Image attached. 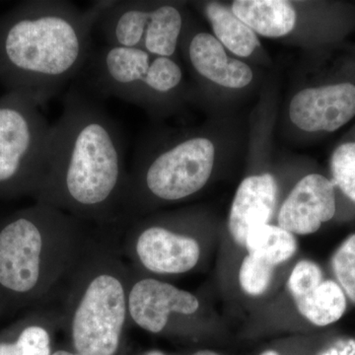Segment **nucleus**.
<instances>
[{
	"label": "nucleus",
	"mask_w": 355,
	"mask_h": 355,
	"mask_svg": "<svg viewBox=\"0 0 355 355\" xmlns=\"http://www.w3.org/2000/svg\"><path fill=\"white\" fill-rule=\"evenodd\" d=\"M140 355H168L166 354L165 352H161L159 349H150L147 350V352H142Z\"/></svg>",
	"instance_id": "nucleus-26"
},
{
	"label": "nucleus",
	"mask_w": 355,
	"mask_h": 355,
	"mask_svg": "<svg viewBox=\"0 0 355 355\" xmlns=\"http://www.w3.org/2000/svg\"><path fill=\"white\" fill-rule=\"evenodd\" d=\"M211 140L193 137L156 154L140 153L128 171L121 225L141 217L151 205L191 197L205 188L214 171Z\"/></svg>",
	"instance_id": "nucleus-5"
},
{
	"label": "nucleus",
	"mask_w": 355,
	"mask_h": 355,
	"mask_svg": "<svg viewBox=\"0 0 355 355\" xmlns=\"http://www.w3.org/2000/svg\"><path fill=\"white\" fill-rule=\"evenodd\" d=\"M232 12L252 30L268 38H279L293 30L296 12L284 0H237Z\"/></svg>",
	"instance_id": "nucleus-15"
},
{
	"label": "nucleus",
	"mask_w": 355,
	"mask_h": 355,
	"mask_svg": "<svg viewBox=\"0 0 355 355\" xmlns=\"http://www.w3.org/2000/svg\"><path fill=\"white\" fill-rule=\"evenodd\" d=\"M83 73L100 94L146 109L174 94L183 80L181 67L172 58L108 44L93 50Z\"/></svg>",
	"instance_id": "nucleus-7"
},
{
	"label": "nucleus",
	"mask_w": 355,
	"mask_h": 355,
	"mask_svg": "<svg viewBox=\"0 0 355 355\" xmlns=\"http://www.w3.org/2000/svg\"><path fill=\"white\" fill-rule=\"evenodd\" d=\"M292 123L306 132H333L355 116V85L331 84L300 91L291 103Z\"/></svg>",
	"instance_id": "nucleus-10"
},
{
	"label": "nucleus",
	"mask_w": 355,
	"mask_h": 355,
	"mask_svg": "<svg viewBox=\"0 0 355 355\" xmlns=\"http://www.w3.org/2000/svg\"><path fill=\"white\" fill-rule=\"evenodd\" d=\"M51 355H80L77 354V352H74L70 349V347H60V349H55L53 350V354Z\"/></svg>",
	"instance_id": "nucleus-24"
},
{
	"label": "nucleus",
	"mask_w": 355,
	"mask_h": 355,
	"mask_svg": "<svg viewBox=\"0 0 355 355\" xmlns=\"http://www.w3.org/2000/svg\"><path fill=\"white\" fill-rule=\"evenodd\" d=\"M191 355H221L219 352L212 349H198L197 352H193Z\"/></svg>",
	"instance_id": "nucleus-25"
},
{
	"label": "nucleus",
	"mask_w": 355,
	"mask_h": 355,
	"mask_svg": "<svg viewBox=\"0 0 355 355\" xmlns=\"http://www.w3.org/2000/svg\"><path fill=\"white\" fill-rule=\"evenodd\" d=\"M275 266L248 254L239 270V282L243 291L251 296H260L268 291Z\"/></svg>",
	"instance_id": "nucleus-21"
},
{
	"label": "nucleus",
	"mask_w": 355,
	"mask_h": 355,
	"mask_svg": "<svg viewBox=\"0 0 355 355\" xmlns=\"http://www.w3.org/2000/svg\"><path fill=\"white\" fill-rule=\"evenodd\" d=\"M184 27L182 11L173 4H153L141 50L159 57L172 58Z\"/></svg>",
	"instance_id": "nucleus-16"
},
{
	"label": "nucleus",
	"mask_w": 355,
	"mask_h": 355,
	"mask_svg": "<svg viewBox=\"0 0 355 355\" xmlns=\"http://www.w3.org/2000/svg\"><path fill=\"white\" fill-rule=\"evenodd\" d=\"M120 249L128 265L154 277L190 272L202 253L196 236L144 216L125 226Z\"/></svg>",
	"instance_id": "nucleus-8"
},
{
	"label": "nucleus",
	"mask_w": 355,
	"mask_h": 355,
	"mask_svg": "<svg viewBox=\"0 0 355 355\" xmlns=\"http://www.w3.org/2000/svg\"><path fill=\"white\" fill-rule=\"evenodd\" d=\"M331 183L355 202V142L338 147L331 158Z\"/></svg>",
	"instance_id": "nucleus-20"
},
{
	"label": "nucleus",
	"mask_w": 355,
	"mask_h": 355,
	"mask_svg": "<svg viewBox=\"0 0 355 355\" xmlns=\"http://www.w3.org/2000/svg\"><path fill=\"white\" fill-rule=\"evenodd\" d=\"M244 247L248 254L277 266L294 256L297 251V241L286 229L265 224L250 231Z\"/></svg>",
	"instance_id": "nucleus-19"
},
{
	"label": "nucleus",
	"mask_w": 355,
	"mask_h": 355,
	"mask_svg": "<svg viewBox=\"0 0 355 355\" xmlns=\"http://www.w3.org/2000/svg\"><path fill=\"white\" fill-rule=\"evenodd\" d=\"M331 266L340 287L355 303V234L350 236L336 250Z\"/></svg>",
	"instance_id": "nucleus-22"
},
{
	"label": "nucleus",
	"mask_w": 355,
	"mask_h": 355,
	"mask_svg": "<svg viewBox=\"0 0 355 355\" xmlns=\"http://www.w3.org/2000/svg\"><path fill=\"white\" fill-rule=\"evenodd\" d=\"M305 319L318 327L336 323L347 310V297L342 287L333 280H323L304 297L295 301Z\"/></svg>",
	"instance_id": "nucleus-18"
},
{
	"label": "nucleus",
	"mask_w": 355,
	"mask_h": 355,
	"mask_svg": "<svg viewBox=\"0 0 355 355\" xmlns=\"http://www.w3.org/2000/svg\"><path fill=\"white\" fill-rule=\"evenodd\" d=\"M110 234H93L64 284L62 330L80 355H125L130 266Z\"/></svg>",
	"instance_id": "nucleus-4"
},
{
	"label": "nucleus",
	"mask_w": 355,
	"mask_h": 355,
	"mask_svg": "<svg viewBox=\"0 0 355 355\" xmlns=\"http://www.w3.org/2000/svg\"><path fill=\"white\" fill-rule=\"evenodd\" d=\"M322 282L323 272L316 263L307 260L299 261L288 279V288L294 302L304 297Z\"/></svg>",
	"instance_id": "nucleus-23"
},
{
	"label": "nucleus",
	"mask_w": 355,
	"mask_h": 355,
	"mask_svg": "<svg viewBox=\"0 0 355 355\" xmlns=\"http://www.w3.org/2000/svg\"><path fill=\"white\" fill-rule=\"evenodd\" d=\"M128 177L116 121L92 98L72 88L51 125L46 172L35 200L91 226L121 227Z\"/></svg>",
	"instance_id": "nucleus-1"
},
{
	"label": "nucleus",
	"mask_w": 355,
	"mask_h": 355,
	"mask_svg": "<svg viewBox=\"0 0 355 355\" xmlns=\"http://www.w3.org/2000/svg\"><path fill=\"white\" fill-rule=\"evenodd\" d=\"M89 224L44 203L0 220V303L46 300L70 275L92 238Z\"/></svg>",
	"instance_id": "nucleus-3"
},
{
	"label": "nucleus",
	"mask_w": 355,
	"mask_h": 355,
	"mask_svg": "<svg viewBox=\"0 0 355 355\" xmlns=\"http://www.w3.org/2000/svg\"><path fill=\"white\" fill-rule=\"evenodd\" d=\"M128 266V314L130 324L140 330L161 335L175 317L190 318L200 311L195 294Z\"/></svg>",
	"instance_id": "nucleus-9"
},
{
	"label": "nucleus",
	"mask_w": 355,
	"mask_h": 355,
	"mask_svg": "<svg viewBox=\"0 0 355 355\" xmlns=\"http://www.w3.org/2000/svg\"><path fill=\"white\" fill-rule=\"evenodd\" d=\"M111 0L86 9L64 0H29L0 14V83L40 107L83 73L92 33Z\"/></svg>",
	"instance_id": "nucleus-2"
},
{
	"label": "nucleus",
	"mask_w": 355,
	"mask_h": 355,
	"mask_svg": "<svg viewBox=\"0 0 355 355\" xmlns=\"http://www.w3.org/2000/svg\"><path fill=\"white\" fill-rule=\"evenodd\" d=\"M277 198V184L270 174L248 177L236 191L228 228L234 241L244 246L250 231L268 224Z\"/></svg>",
	"instance_id": "nucleus-12"
},
{
	"label": "nucleus",
	"mask_w": 355,
	"mask_h": 355,
	"mask_svg": "<svg viewBox=\"0 0 355 355\" xmlns=\"http://www.w3.org/2000/svg\"><path fill=\"white\" fill-rule=\"evenodd\" d=\"M336 214L335 186L319 174L301 179L282 203L279 226L292 234L309 235Z\"/></svg>",
	"instance_id": "nucleus-11"
},
{
	"label": "nucleus",
	"mask_w": 355,
	"mask_h": 355,
	"mask_svg": "<svg viewBox=\"0 0 355 355\" xmlns=\"http://www.w3.org/2000/svg\"><path fill=\"white\" fill-rule=\"evenodd\" d=\"M203 11L211 24L216 38L235 55L250 57L260 44L254 32L236 17L227 7L210 2L205 4Z\"/></svg>",
	"instance_id": "nucleus-17"
},
{
	"label": "nucleus",
	"mask_w": 355,
	"mask_h": 355,
	"mask_svg": "<svg viewBox=\"0 0 355 355\" xmlns=\"http://www.w3.org/2000/svg\"><path fill=\"white\" fill-rule=\"evenodd\" d=\"M51 125L27 96H0V200L36 195L46 172Z\"/></svg>",
	"instance_id": "nucleus-6"
},
{
	"label": "nucleus",
	"mask_w": 355,
	"mask_h": 355,
	"mask_svg": "<svg viewBox=\"0 0 355 355\" xmlns=\"http://www.w3.org/2000/svg\"><path fill=\"white\" fill-rule=\"evenodd\" d=\"M189 60L198 76L227 88H243L251 83L253 72L241 60L228 58L220 42L209 34L198 32L188 43Z\"/></svg>",
	"instance_id": "nucleus-13"
},
{
	"label": "nucleus",
	"mask_w": 355,
	"mask_h": 355,
	"mask_svg": "<svg viewBox=\"0 0 355 355\" xmlns=\"http://www.w3.org/2000/svg\"><path fill=\"white\" fill-rule=\"evenodd\" d=\"M58 330H62L60 309L34 312L0 338V355H51Z\"/></svg>",
	"instance_id": "nucleus-14"
}]
</instances>
